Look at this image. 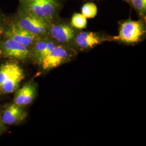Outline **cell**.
<instances>
[{
	"mask_svg": "<svg viewBox=\"0 0 146 146\" xmlns=\"http://www.w3.org/2000/svg\"><path fill=\"white\" fill-rule=\"evenodd\" d=\"M58 0H20L19 11L52 22L58 14Z\"/></svg>",
	"mask_w": 146,
	"mask_h": 146,
	"instance_id": "1",
	"label": "cell"
},
{
	"mask_svg": "<svg viewBox=\"0 0 146 146\" xmlns=\"http://www.w3.org/2000/svg\"><path fill=\"white\" fill-rule=\"evenodd\" d=\"M25 77L23 70L15 63H6L0 67V94L13 93Z\"/></svg>",
	"mask_w": 146,
	"mask_h": 146,
	"instance_id": "2",
	"label": "cell"
},
{
	"mask_svg": "<svg viewBox=\"0 0 146 146\" xmlns=\"http://www.w3.org/2000/svg\"><path fill=\"white\" fill-rule=\"evenodd\" d=\"M13 22L37 37H42L48 34L50 23L20 11H18Z\"/></svg>",
	"mask_w": 146,
	"mask_h": 146,
	"instance_id": "3",
	"label": "cell"
},
{
	"mask_svg": "<svg viewBox=\"0 0 146 146\" xmlns=\"http://www.w3.org/2000/svg\"><path fill=\"white\" fill-rule=\"evenodd\" d=\"M145 32V27L141 21L127 20L121 25L116 38L127 43H136L140 40Z\"/></svg>",
	"mask_w": 146,
	"mask_h": 146,
	"instance_id": "4",
	"label": "cell"
},
{
	"mask_svg": "<svg viewBox=\"0 0 146 146\" xmlns=\"http://www.w3.org/2000/svg\"><path fill=\"white\" fill-rule=\"evenodd\" d=\"M2 52L5 58L25 60L29 58L31 52L29 47L15 41L5 38L1 44Z\"/></svg>",
	"mask_w": 146,
	"mask_h": 146,
	"instance_id": "5",
	"label": "cell"
},
{
	"mask_svg": "<svg viewBox=\"0 0 146 146\" xmlns=\"http://www.w3.org/2000/svg\"><path fill=\"white\" fill-rule=\"evenodd\" d=\"M4 35L6 38H10L28 47L32 46L40 37L26 31L14 22L7 28Z\"/></svg>",
	"mask_w": 146,
	"mask_h": 146,
	"instance_id": "6",
	"label": "cell"
},
{
	"mask_svg": "<svg viewBox=\"0 0 146 146\" xmlns=\"http://www.w3.org/2000/svg\"><path fill=\"white\" fill-rule=\"evenodd\" d=\"M69 57V54L67 49L63 46L57 44L40 63L43 69L49 70L60 66Z\"/></svg>",
	"mask_w": 146,
	"mask_h": 146,
	"instance_id": "7",
	"label": "cell"
},
{
	"mask_svg": "<svg viewBox=\"0 0 146 146\" xmlns=\"http://www.w3.org/2000/svg\"><path fill=\"white\" fill-rule=\"evenodd\" d=\"M48 34L53 40L61 43L70 42L76 35L73 27L64 23L53 24L52 22L50 23Z\"/></svg>",
	"mask_w": 146,
	"mask_h": 146,
	"instance_id": "8",
	"label": "cell"
},
{
	"mask_svg": "<svg viewBox=\"0 0 146 146\" xmlns=\"http://www.w3.org/2000/svg\"><path fill=\"white\" fill-rule=\"evenodd\" d=\"M56 46L54 41L47 38L40 37L33 45V54L38 62H41L42 60L51 52Z\"/></svg>",
	"mask_w": 146,
	"mask_h": 146,
	"instance_id": "9",
	"label": "cell"
},
{
	"mask_svg": "<svg viewBox=\"0 0 146 146\" xmlns=\"http://www.w3.org/2000/svg\"><path fill=\"white\" fill-rule=\"evenodd\" d=\"M26 116V113L22 107L14 103L8 106L1 115V119L5 125H12L20 122Z\"/></svg>",
	"mask_w": 146,
	"mask_h": 146,
	"instance_id": "10",
	"label": "cell"
},
{
	"mask_svg": "<svg viewBox=\"0 0 146 146\" xmlns=\"http://www.w3.org/2000/svg\"><path fill=\"white\" fill-rule=\"evenodd\" d=\"M36 88L34 84H28L18 89L14 98V104L23 107L30 104L34 99Z\"/></svg>",
	"mask_w": 146,
	"mask_h": 146,
	"instance_id": "11",
	"label": "cell"
},
{
	"mask_svg": "<svg viewBox=\"0 0 146 146\" xmlns=\"http://www.w3.org/2000/svg\"><path fill=\"white\" fill-rule=\"evenodd\" d=\"M75 43L81 49L92 48L101 43L102 39L93 32L82 31L76 35Z\"/></svg>",
	"mask_w": 146,
	"mask_h": 146,
	"instance_id": "12",
	"label": "cell"
},
{
	"mask_svg": "<svg viewBox=\"0 0 146 146\" xmlns=\"http://www.w3.org/2000/svg\"><path fill=\"white\" fill-rule=\"evenodd\" d=\"M87 18L82 14L79 13H75L73 15L70 22L71 26L79 29L85 28L87 26Z\"/></svg>",
	"mask_w": 146,
	"mask_h": 146,
	"instance_id": "13",
	"label": "cell"
},
{
	"mask_svg": "<svg viewBox=\"0 0 146 146\" xmlns=\"http://www.w3.org/2000/svg\"><path fill=\"white\" fill-rule=\"evenodd\" d=\"M98 9L93 3H87L84 5L82 8L81 13L87 19L93 18L97 14Z\"/></svg>",
	"mask_w": 146,
	"mask_h": 146,
	"instance_id": "14",
	"label": "cell"
},
{
	"mask_svg": "<svg viewBox=\"0 0 146 146\" xmlns=\"http://www.w3.org/2000/svg\"><path fill=\"white\" fill-rule=\"evenodd\" d=\"M133 5L139 13L144 14L146 13V0H131Z\"/></svg>",
	"mask_w": 146,
	"mask_h": 146,
	"instance_id": "15",
	"label": "cell"
},
{
	"mask_svg": "<svg viewBox=\"0 0 146 146\" xmlns=\"http://www.w3.org/2000/svg\"><path fill=\"white\" fill-rule=\"evenodd\" d=\"M5 129V124L2 122L1 119V115L0 114V134Z\"/></svg>",
	"mask_w": 146,
	"mask_h": 146,
	"instance_id": "16",
	"label": "cell"
},
{
	"mask_svg": "<svg viewBox=\"0 0 146 146\" xmlns=\"http://www.w3.org/2000/svg\"><path fill=\"white\" fill-rule=\"evenodd\" d=\"M2 28V20H1V17L0 16V29Z\"/></svg>",
	"mask_w": 146,
	"mask_h": 146,
	"instance_id": "17",
	"label": "cell"
},
{
	"mask_svg": "<svg viewBox=\"0 0 146 146\" xmlns=\"http://www.w3.org/2000/svg\"><path fill=\"white\" fill-rule=\"evenodd\" d=\"M125 1H131V0H125Z\"/></svg>",
	"mask_w": 146,
	"mask_h": 146,
	"instance_id": "18",
	"label": "cell"
}]
</instances>
